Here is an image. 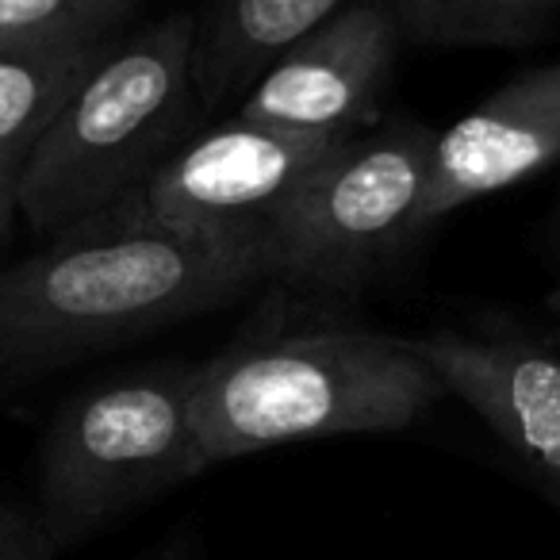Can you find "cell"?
I'll use <instances>...</instances> for the list:
<instances>
[{
  "instance_id": "cell-1",
  "label": "cell",
  "mask_w": 560,
  "mask_h": 560,
  "mask_svg": "<svg viewBox=\"0 0 560 560\" xmlns=\"http://www.w3.org/2000/svg\"><path fill=\"white\" fill-rule=\"evenodd\" d=\"M269 280L257 234L173 231L124 211L0 269V365L47 369L215 312Z\"/></svg>"
},
{
  "instance_id": "cell-2",
  "label": "cell",
  "mask_w": 560,
  "mask_h": 560,
  "mask_svg": "<svg viewBox=\"0 0 560 560\" xmlns=\"http://www.w3.org/2000/svg\"><path fill=\"white\" fill-rule=\"evenodd\" d=\"M442 396L407 338L272 312L196 365L192 419L208 465H223L315 438L407 430Z\"/></svg>"
},
{
  "instance_id": "cell-3",
  "label": "cell",
  "mask_w": 560,
  "mask_h": 560,
  "mask_svg": "<svg viewBox=\"0 0 560 560\" xmlns=\"http://www.w3.org/2000/svg\"><path fill=\"white\" fill-rule=\"evenodd\" d=\"M196 20L170 16L104 50L27 154L16 211L58 238L101 219L170 158L200 119Z\"/></svg>"
},
{
  "instance_id": "cell-4",
  "label": "cell",
  "mask_w": 560,
  "mask_h": 560,
  "mask_svg": "<svg viewBox=\"0 0 560 560\" xmlns=\"http://www.w3.org/2000/svg\"><path fill=\"white\" fill-rule=\"evenodd\" d=\"M196 365L119 373L55 415L39 460V526L55 549L208 472L192 419Z\"/></svg>"
},
{
  "instance_id": "cell-5",
  "label": "cell",
  "mask_w": 560,
  "mask_h": 560,
  "mask_svg": "<svg viewBox=\"0 0 560 560\" xmlns=\"http://www.w3.org/2000/svg\"><path fill=\"white\" fill-rule=\"evenodd\" d=\"M434 131L396 124L350 139L265 231L269 280L353 289L415 238Z\"/></svg>"
},
{
  "instance_id": "cell-6",
  "label": "cell",
  "mask_w": 560,
  "mask_h": 560,
  "mask_svg": "<svg viewBox=\"0 0 560 560\" xmlns=\"http://www.w3.org/2000/svg\"><path fill=\"white\" fill-rule=\"evenodd\" d=\"M346 142L277 131L234 116L188 135L112 211L173 231L257 234L265 242L280 211Z\"/></svg>"
},
{
  "instance_id": "cell-7",
  "label": "cell",
  "mask_w": 560,
  "mask_h": 560,
  "mask_svg": "<svg viewBox=\"0 0 560 560\" xmlns=\"http://www.w3.org/2000/svg\"><path fill=\"white\" fill-rule=\"evenodd\" d=\"M396 47L388 4L353 0L249 85L238 119L315 139H358L376 124Z\"/></svg>"
},
{
  "instance_id": "cell-8",
  "label": "cell",
  "mask_w": 560,
  "mask_h": 560,
  "mask_svg": "<svg viewBox=\"0 0 560 560\" xmlns=\"http://www.w3.org/2000/svg\"><path fill=\"white\" fill-rule=\"evenodd\" d=\"M445 396H457L560 506V353L514 327L407 338Z\"/></svg>"
},
{
  "instance_id": "cell-9",
  "label": "cell",
  "mask_w": 560,
  "mask_h": 560,
  "mask_svg": "<svg viewBox=\"0 0 560 560\" xmlns=\"http://www.w3.org/2000/svg\"><path fill=\"white\" fill-rule=\"evenodd\" d=\"M560 158V62L518 73L480 108L434 135L415 231L518 185Z\"/></svg>"
},
{
  "instance_id": "cell-10",
  "label": "cell",
  "mask_w": 560,
  "mask_h": 560,
  "mask_svg": "<svg viewBox=\"0 0 560 560\" xmlns=\"http://www.w3.org/2000/svg\"><path fill=\"white\" fill-rule=\"evenodd\" d=\"M353 0H219L196 27V93L200 112H215L289 55L300 39L319 32Z\"/></svg>"
},
{
  "instance_id": "cell-11",
  "label": "cell",
  "mask_w": 560,
  "mask_h": 560,
  "mask_svg": "<svg viewBox=\"0 0 560 560\" xmlns=\"http://www.w3.org/2000/svg\"><path fill=\"white\" fill-rule=\"evenodd\" d=\"M108 47L112 39H73L0 50V158L27 162L39 135Z\"/></svg>"
},
{
  "instance_id": "cell-12",
  "label": "cell",
  "mask_w": 560,
  "mask_h": 560,
  "mask_svg": "<svg viewBox=\"0 0 560 560\" xmlns=\"http://www.w3.org/2000/svg\"><path fill=\"white\" fill-rule=\"evenodd\" d=\"M399 39L427 47H499L534 39L560 0H384Z\"/></svg>"
},
{
  "instance_id": "cell-13",
  "label": "cell",
  "mask_w": 560,
  "mask_h": 560,
  "mask_svg": "<svg viewBox=\"0 0 560 560\" xmlns=\"http://www.w3.org/2000/svg\"><path fill=\"white\" fill-rule=\"evenodd\" d=\"M135 0H0V50L108 39Z\"/></svg>"
},
{
  "instance_id": "cell-14",
  "label": "cell",
  "mask_w": 560,
  "mask_h": 560,
  "mask_svg": "<svg viewBox=\"0 0 560 560\" xmlns=\"http://www.w3.org/2000/svg\"><path fill=\"white\" fill-rule=\"evenodd\" d=\"M55 552V541L43 534L39 518L0 503V560H50Z\"/></svg>"
},
{
  "instance_id": "cell-15",
  "label": "cell",
  "mask_w": 560,
  "mask_h": 560,
  "mask_svg": "<svg viewBox=\"0 0 560 560\" xmlns=\"http://www.w3.org/2000/svg\"><path fill=\"white\" fill-rule=\"evenodd\" d=\"M24 162H12V158H0V242L9 238L12 223H16V180Z\"/></svg>"
},
{
  "instance_id": "cell-16",
  "label": "cell",
  "mask_w": 560,
  "mask_h": 560,
  "mask_svg": "<svg viewBox=\"0 0 560 560\" xmlns=\"http://www.w3.org/2000/svg\"><path fill=\"white\" fill-rule=\"evenodd\" d=\"M142 560H203V557L192 537H177V541H170V545H158V549L147 552Z\"/></svg>"
},
{
  "instance_id": "cell-17",
  "label": "cell",
  "mask_w": 560,
  "mask_h": 560,
  "mask_svg": "<svg viewBox=\"0 0 560 560\" xmlns=\"http://www.w3.org/2000/svg\"><path fill=\"white\" fill-rule=\"evenodd\" d=\"M549 312H552V319H557V335H560V289L549 296Z\"/></svg>"
},
{
  "instance_id": "cell-18",
  "label": "cell",
  "mask_w": 560,
  "mask_h": 560,
  "mask_svg": "<svg viewBox=\"0 0 560 560\" xmlns=\"http://www.w3.org/2000/svg\"><path fill=\"white\" fill-rule=\"evenodd\" d=\"M557 246H560V215H557Z\"/></svg>"
}]
</instances>
